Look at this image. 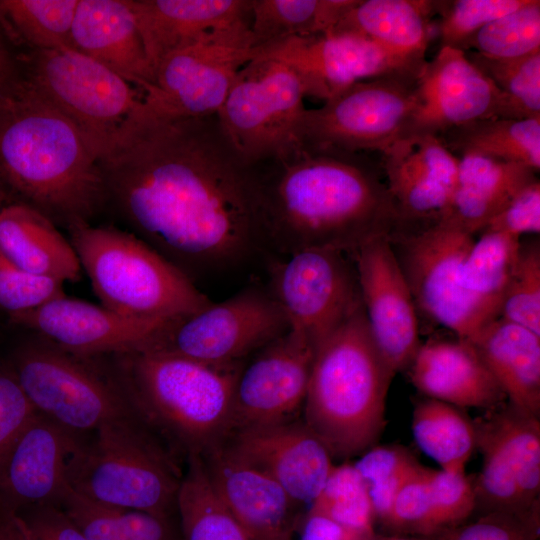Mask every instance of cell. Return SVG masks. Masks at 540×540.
<instances>
[{"label":"cell","instance_id":"603a6c76","mask_svg":"<svg viewBox=\"0 0 540 540\" xmlns=\"http://www.w3.org/2000/svg\"><path fill=\"white\" fill-rule=\"evenodd\" d=\"M459 157L438 136L411 134L381 153V168L397 219L396 232L438 223L451 202Z\"/></svg>","mask_w":540,"mask_h":540},{"label":"cell","instance_id":"7c38bea8","mask_svg":"<svg viewBox=\"0 0 540 540\" xmlns=\"http://www.w3.org/2000/svg\"><path fill=\"white\" fill-rule=\"evenodd\" d=\"M305 86L285 63L256 56L237 73L217 112L219 123L246 164L298 142Z\"/></svg>","mask_w":540,"mask_h":540},{"label":"cell","instance_id":"484cf974","mask_svg":"<svg viewBox=\"0 0 540 540\" xmlns=\"http://www.w3.org/2000/svg\"><path fill=\"white\" fill-rule=\"evenodd\" d=\"M71 48L147 93L155 83L130 0H78Z\"/></svg>","mask_w":540,"mask_h":540},{"label":"cell","instance_id":"836d02e7","mask_svg":"<svg viewBox=\"0 0 540 540\" xmlns=\"http://www.w3.org/2000/svg\"><path fill=\"white\" fill-rule=\"evenodd\" d=\"M356 0H252L253 47L331 32Z\"/></svg>","mask_w":540,"mask_h":540},{"label":"cell","instance_id":"e575fe53","mask_svg":"<svg viewBox=\"0 0 540 540\" xmlns=\"http://www.w3.org/2000/svg\"><path fill=\"white\" fill-rule=\"evenodd\" d=\"M521 249L520 237L483 231L463 261L462 287L492 318L500 315L502 299L517 267Z\"/></svg>","mask_w":540,"mask_h":540},{"label":"cell","instance_id":"d590c367","mask_svg":"<svg viewBox=\"0 0 540 540\" xmlns=\"http://www.w3.org/2000/svg\"><path fill=\"white\" fill-rule=\"evenodd\" d=\"M412 431L420 449L445 471H465L476 448L473 421L457 407L433 398L419 400Z\"/></svg>","mask_w":540,"mask_h":540},{"label":"cell","instance_id":"2e32d148","mask_svg":"<svg viewBox=\"0 0 540 540\" xmlns=\"http://www.w3.org/2000/svg\"><path fill=\"white\" fill-rule=\"evenodd\" d=\"M473 425L483 457L472 482L475 511L522 513L540 504V417L505 401Z\"/></svg>","mask_w":540,"mask_h":540},{"label":"cell","instance_id":"6da1fadb","mask_svg":"<svg viewBox=\"0 0 540 540\" xmlns=\"http://www.w3.org/2000/svg\"><path fill=\"white\" fill-rule=\"evenodd\" d=\"M99 157L107 207L195 285L265 256L248 164L217 115L142 106Z\"/></svg>","mask_w":540,"mask_h":540},{"label":"cell","instance_id":"cb8c5ba5","mask_svg":"<svg viewBox=\"0 0 540 540\" xmlns=\"http://www.w3.org/2000/svg\"><path fill=\"white\" fill-rule=\"evenodd\" d=\"M222 444L278 483L299 507L311 505L335 465L303 420L236 431Z\"/></svg>","mask_w":540,"mask_h":540},{"label":"cell","instance_id":"7402d4cb","mask_svg":"<svg viewBox=\"0 0 540 540\" xmlns=\"http://www.w3.org/2000/svg\"><path fill=\"white\" fill-rule=\"evenodd\" d=\"M83 440L36 413L0 461V511L19 514L60 504L70 488L69 469Z\"/></svg>","mask_w":540,"mask_h":540},{"label":"cell","instance_id":"7a4b0ae2","mask_svg":"<svg viewBox=\"0 0 540 540\" xmlns=\"http://www.w3.org/2000/svg\"><path fill=\"white\" fill-rule=\"evenodd\" d=\"M248 168L266 258L315 248L352 255L398 229L381 165L363 152L297 142Z\"/></svg>","mask_w":540,"mask_h":540},{"label":"cell","instance_id":"9f6ffc18","mask_svg":"<svg viewBox=\"0 0 540 540\" xmlns=\"http://www.w3.org/2000/svg\"><path fill=\"white\" fill-rule=\"evenodd\" d=\"M0 28V101L16 93L24 84L19 55H15Z\"/></svg>","mask_w":540,"mask_h":540},{"label":"cell","instance_id":"f907efd6","mask_svg":"<svg viewBox=\"0 0 540 540\" xmlns=\"http://www.w3.org/2000/svg\"><path fill=\"white\" fill-rule=\"evenodd\" d=\"M36 413L11 366L0 362V461Z\"/></svg>","mask_w":540,"mask_h":540},{"label":"cell","instance_id":"c3c4849f","mask_svg":"<svg viewBox=\"0 0 540 540\" xmlns=\"http://www.w3.org/2000/svg\"><path fill=\"white\" fill-rule=\"evenodd\" d=\"M540 504L522 513L491 512L453 528L450 540H539Z\"/></svg>","mask_w":540,"mask_h":540},{"label":"cell","instance_id":"e0dca14e","mask_svg":"<svg viewBox=\"0 0 540 540\" xmlns=\"http://www.w3.org/2000/svg\"><path fill=\"white\" fill-rule=\"evenodd\" d=\"M256 56L288 65L302 80L307 96L324 102L355 83L394 75L417 76L424 66L350 31L287 38L255 48Z\"/></svg>","mask_w":540,"mask_h":540},{"label":"cell","instance_id":"ac0fdd59","mask_svg":"<svg viewBox=\"0 0 540 540\" xmlns=\"http://www.w3.org/2000/svg\"><path fill=\"white\" fill-rule=\"evenodd\" d=\"M314 354L311 342L289 328L246 360L234 386L230 434L296 419Z\"/></svg>","mask_w":540,"mask_h":540},{"label":"cell","instance_id":"8992f818","mask_svg":"<svg viewBox=\"0 0 540 540\" xmlns=\"http://www.w3.org/2000/svg\"><path fill=\"white\" fill-rule=\"evenodd\" d=\"M69 240L101 305L123 315L180 319L212 301L175 266L128 230L83 223Z\"/></svg>","mask_w":540,"mask_h":540},{"label":"cell","instance_id":"9a60e30c","mask_svg":"<svg viewBox=\"0 0 540 540\" xmlns=\"http://www.w3.org/2000/svg\"><path fill=\"white\" fill-rule=\"evenodd\" d=\"M266 261L270 294L290 329L303 334L315 350L362 303L348 253L315 248Z\"/></svg>","mask_w":540,"mask_h":540},{"label":"cell","instance_id":"680465c9","mask_svg":"<svg viewBox=\"0 0 540 540\" xmlns=\"http://www.w3.org/2000/svg\"><path fill=\"white\" fill-rule=\"evenodd\" d=\"M451 530H446L434 535H378L375 534L372 540H450Z\"/></svg>","mask_w":540,"mask_h":540},{"label":"cell","instance_id":"db71d44e","mask_svg":"<svg viewBox=\"0 0 540 540\" xmlns=\"http://www.w3.org/2000/svg\"><path fill=\"white\" fill-rule=\"evenodd\" d=\"M116 509L128 540H174L170 517L140 510Z\"/></svg>","mask_w":540,"mask_h":540},{"label":"cell","instance_id":"ab89813d","mask_svg":"<svg viewBox=\"0 0 540 540\" xmlns=\"http://www.w3.org/2000/svg\"><path fill=\"white\" fill-rule=\"evenodd\" d=\"M484 56L510 59L540 51V1L526 0L518 9L487 23L464 45Z\"/></svg>","mask_w":540,"mask_h":540},{"label":"cell","instance_id":"6f0895ef","mask_svg":"<svg viewBox=\"0 0 540 540\" xmlns=\"http://www.w3.org/2000/svg\"><path fill=\"white\" fill-rule=\"evenodd\" d=\"M0 540H31L18 514L0 511Z\"/></svg>","mask_w":540,"mask_h":540},{"label":"cell","instance_id":"d4e9b609","mask_svg":"<svg viewBox=\"0 0 540 540\" xmlns=\"http://www.w3.org/2000/svg\"><path fill=\"white\" fill-rule=\"evenodd\" d=\"M216 493L248 540H292L299 506L266 474L222 443L200 456Z\"/></svg>","mask_w":540,"mask_h":540},{"label":"cell","instance_id":"91938a15","mask_svg":"<svg viewBox=\"0 0 540 540\" xmlns=\"http://www.w3.org/2000/svg\"><path fill=\"white\" fill-rule=\"evenodd\" d=\"M5 197H6V194H5L4 190L2 189V187L0 186V207L3 206L1 204L5 200Z\"/></svg>","mask_w":540,"mask_h":540},{"label":"cell","instance_id":"ffe728a7","mask_svg":"<svg viewBox=\"0 0 540 540\" xmlns=\"http://www.w3.org/2000/svg\"><path fill=\"white\" fill-rule=\"evenodd\" d=\"M9 317L13 324L85 357L149 351L172 321L131 317L66 295Z\"/></svg>","mask_w":540,"mask_h":540},{"label":"cell","instance_id":"4fadbf2b","mask_svg":"<svg viewBox=\"0 0 540 540\" xmlns=\"http://www.w3.org/2000/svg\"><path fill=\"white\" fill-rule=\"evenodd\" d=\"M289 328L268 288L253 284L220 303L170 321L149 351L227 365L246 361Z\"/></svg>","mask_w":540,"mask_h":540},{"label":"cell","instance_id":"52a82bcc","mask_svg":"<svg viewBox=\"0 0 540 540\" xmlns=\"http://www.w3.org/2000/svg\"><path fill=\"white\" fill-rule=\"evenodd\" d=\"M82 443L69 469L70 487L98 503L170 517L183 473L175 454L139 418L106 423Z\"/></svg>","mask_w":540,"mask_h":540},{"label":"cell","instance_id":"7dc6e473","mask_svg":"<svg viewBox=\"0 0 540 540\" xmlns=\"http://www.w3.org/2000/svg\"><path fill=\"white\" fill-rule=\"evenodd\" d=\"M64 283L31 274L0 253V309L8 315L37 308L65 296Z\"/></svg>","mask_w":540,"mask_h":540},{"label":"cell","instance_id":"f6af8a7d","mask_svg":"<svg viewBox=\"0 0 540 540\" xmlns=\"http://www.w3.org/2000/svg\"><path fill=\"white\" fill-rule=\"evenodd\" d=\"M429 490L436 533L463 524L475 511L474 490L465 471L430 469Z\"/></svg>","mask_w":540,"mask_h":540},{"label":"cell","instance_id":"b9f144b4","mask_svg":"<svg viewBox=\"0 0 540 540\" xmlns=\"http://www.w3.org/2000/svg\"><path fill=\"white\" fill-rule=\"evenodd\" d=\"M465 53L508 97L521 118H540V51L510 59Z\"/></svg>","mask_w":540,"mask_h":540},{"label":"cell","instance_id":"4316f807","mask_svg":"<svg viewBox=\"0 0 540 540\" xmlns=\"http://www.w3.org/2000/svg\"><path fill=\"white\" fill-rule=\"evenodd\" d=\"M252 0H130L154 71L171 53L204 36L251 23Z\"/></svg>","mask_w":540,"mask_h":540},{"label":"cell","instance_id":"f35d334b","mask_svg":"<svg viewBox=\"0 0 540 540\" xmlns=\"http://www.w3.org/2000/svg\"><path fill=\"white\" fill-rule=\"evenodd\" d=\"M307 514L318 515L348 528L374 534L376 521L366 484L354 464L334 465Z\"/></svg>","mask_w":540,"mask_h":540},{"label":"cell","instance_id":"ee69618b","mask_svg":"<svg viewBox=\"0 0 540 540\" xmlns=\"http://www.w3.org/2000/svg\"><path fill=\"white\" fill-rule=\"evenodd\" d=\"M526 0L437 1L441 47L463 50L465 43L487 23L512 12Z\"/></svg>","mask_w":540,"mask_h":540},{"label":"cell","instance_id":"5bb4252c","mask_svg":"<svg viewBox=\"0 0 540 540\" xmlns=\"http://www.w3.org/2000/svg\"><path fill=\"white\" fill-rule=\"evenodd\" d=\"M250 24L213 32L168 55L143 107L170 118L216 115L239 70L255 57Z\"/></svg>","mask_w":540,"mask_h":540},{"label":"cell","instance_id":"4dcf8cb0","mask_svg":"<svg viewBox=\"0 0 540 540\" xmlns=\"http://www.w3.org/2000/svg\"><path fill=\"white\" fill-rule=\"evenodd\" d=\"M507 401L540 417V336L498 317L470 342Z\"/></svg>","mask_w":540,"mask_h":540},{"label":"cell","instance_id":"d6986e66","mask_svg":"<svg viewBox=\"0 0 540 540\" xmlns=\"http://www.w3.org/2000/svg\"><path fill=\"white\" fill-rule=\"evenodd\" d=\"M418 103L404 136L442 133L483 119H523L495 84L467 57L441 47L417 78Z\"/></svg>","mask_w":540,"mask_h":540},{"label":"cell","instance_id":"1f68e13d","mask_svg":"<svg viewBox=\"0 0 540 540\" xmlns=\"http://www.w3.org/2000/svg\"><path fill=\"white\" fill-rule=\"evenodd\" d=\"M437 1L356 0L332 31L361 34L389 52L424 65Z\"/></svg>","mask_w":540,"mask_h":540},{"label":"cell","instance_id":"bcb514c9","mask_svg":"<svg viewBox=\"0 0 540 540\" xmlns=\"http://www.w3.org/2000/svg\"><path fill=\"white\" fill-rule=\"evenodd\" d=\"M429 472L430 468L422 465L395 496L389 512L380 522L389 534H437L432 523Z\"/></svg>","mask_w":540,"mask_h":540},{"label":"cell","instance_id":"681fc988","mask_svg":"<svg viewBox=\"0 0 540 540\" xmlns=\"http://www.w3.org/2000/svg\"><path fill=\"white\" fill-rule=\"evenodd\" d=\"M60 508L87 540H128L115 507L93 501L70 487Z\"/></svg>","mask_w":540,"mask_h":540},{"label":"cell","instance_id":"7bdbcfd3","mask_svg":"<svg viewBox=\"0 0 540 540\" xmlns=\"http://www.w3.org/2000/svg\"><path fill=\"white\" fill-rule=\"evenodd\" d=\"M499 317L540 336V248L522 245L520 258L503 296Z\"/></svg>","mask_w":540,"mask_h":540},{"label":"cell","instance_id":"f1b7e54d","mask_svg":"<svg viewBox=\"0 0 540 540\" xmlns=\"http://www.w3.org/2000/svg\"><path fill=\"white\" fill-rule=\"evenodd\" d=\"M536 173L519 163L461 155L454 193L439 222L472 235L482 232L523 187L538 179Z\"/></svg>","mask_w":540,"mask_h":540},{"label":"cell","instance_id":"60d3db41","mask_svg":"<svg viewBox=\"0 0 540 540\" xmlns=\"http://www.w3.org/2000/svg\"><path fill=\"white\" fill-rule=\"evenodd\" d=\"M361 474L373 505L376 521L381 522L402 486L422 467L403 446H374L354 464Z\"/></svg>","mask_w":540,"mask_h":540},{"label":"cell","instance_id":"3957f363","mask_svg":"<svg viewBox=\"0 0 540 540\" xmlns=\"http://www.w3.org/2000/svg\"><path fill=\"white\" fill-rule=\"evenodd\" d=\"M0 186L67 229L107 208L97 152L25 81L0 101Z\"/></svg>","mask_w":540,"mask_h":540},{"label":"cell","instance_id":"277c9868","mask_svg":"<svg viewBox=\"0 0 540 540\" xmlns=\"http://www.w3.org/2000/svg\"><path fill=\"white\" fill-rule=\"evenodd\" d=\"M395 373L373 340L362 303L318 345L303 422L333 458L375 446L386 426V398Z\"/></svg>","mask_w":540,"mask_h":540},{"label":"cell","instance_id":"ba28073f","mask_svg":"<svg viewBox=\"0 0 540 540\" xmlns=\"http://www.w3.org/2000/svg\"><path fill=\"white\" fill-rule=\"evenodd\" d=\"M97 359L38 337L16 350L10 366L37 413L82 435L137 415L114 366Z\"/></svg>","mask_w":540,"mask_h":540},{"label":"cell","instance_id":"83f0119b","mask_svg":"<svg viewBox=\"0 0 540 540\" xmlns=\"http://www.w3.org/2000/svg\"><path fill=\"white\" fill-rule=\"evenodd\" d=\"M414 386L429 398L455 407L485 410L507 398L469 342L437 341L420 345L411 365Z\"/></svg>","mask_w":540,"mask_h":540},{"label":"cell","instance_id":"8d00e7d4","mask_svg":"<svg viewBox=\"0 0 540 540\" xmlns=\"http://www.w3.org/2000/svg\"><path fill=\"white\" fill-rule=\"evenodd\" d=\"M176 508L183 540H248L213 488L200 456L186 459Z\"/></svg>","mask_w":540,"mask_h":540},{"label":"cell","instance_id":"f546056e","mask_svg":"<svg viewBox=\"0 0 540 540\" xmlns=\"http://www.w3.org/2000/svg\"><path fill=\"white\" fill-rule=\"evenodd\" d=\"M0 253L16 267L62 283L77 282L82 268L57 225L20 202L0 207Z\"/></svg>","mask_w":540,"mask_h":540},{"label":"cell","instance_id":"30bf717a","mask_svg":"<svg viewBox=\"0 0 540 540\" xmlns=\"http://www.w3.org/2000/svg\"><path fill=\"white\" fill-rule=\"evenodd\" d=\"M418 75L355 83L300 116L298 142L348 152H384L403 137L417 107Z\"/></svg>","mask_w":540,"mask_h":540},{"label":"cell","instance_id":"11a10c76","mask_svg":"<svg viewBox=\"0 0 540 540\" xmlns=\"http://www.w3.org/2000/svg\"><path fill=\"white\" fill-rule=\"evenodd\" d=\"M300 526L301 540H372L376 534L360 532L328 518L307 513Z\"/></svg>","mask_w":540,"mask_h":540},{"label":"cell","instance_id":"816d5d0a","mask_svg":"<svg viewBox=\"0 0 540 540\" xmlns=\"http://www.w3.org/2000/svg\"><path fill=\"white\" fill-rule=\"evenodd\" d=\"M483 231H499L517 237L528 233L538 234L540 232L539 180L523 187Z\"/></svg>","mask_w":540,"mask_h":540},{"label":"cell","instance_id":"44dd1931","mask_svg":"<svg viewBox=\"0 0 540 540\" xmlns=\"http://www.w3.org/2000/svg\"><path fill=\"white\" fill-rule=\"evenodd\" d=\"M351 256L373 340L389 366L395 372L403 370L421 344L416 305L390 235L366 240Z\"/></svg>","mask_w":540,"mask_h":540},{"label":"cell","instance_id":"74e56055","mask_svg":"<svg viewBox=\"0 0 540 540\" xmlns=\"http://www.w3.org/2000/svg\"><path fill=\"white\" fill-rule=\"evenodd\" d=\"M78 0H0V28L26 51L71 47Z\"/></svg>","mask_w":540,"mask_h":540},{"label":"cell","instance_id":"8fae6325","mask_svg":"<svg viewBox=\"0 0 540 540\" xmlns=\"http://www.w3.org/2000/svg\"><path fill=\"white\" fill-rule=\"evenodd\" d=\"M390 240L415 305L431 319L469 343L496 319L461 285V267L475 240L472 234L439 222L395 232Z\"/></svg>","mask_w":540,"mask_h":540},{"label":"cell","instance_id":"5b68a950","mask_svg":"<svg viewBox=\"0 0 540 540\" xmlns=\"http://www.w3.org/2000/svg\"><path fill=\"white\" fill-rule=\"evenodd\" d=\"M113 357L136 414L175 455L202 456L228 437L245 361L211 365L156 351Z\"/></svg>","mask_w":540,"mask_h":540},{"label":"cell","instance_id":"9c48e42d","mask_svg":"<svg viewBox=\"0 0 540 540\" xmlns=\"http://www.w3.org/2000/svg\"><path fill=\"white\" fill-rule=\"evenodd\" d=\"M19 57L26 85L74 123L99 157L142 104L133 85L71 47Z\"/></svg>","mask_w":540,"mask_h":540},{"label":"cell","instance_id":"d6a6232c","mask_svg":"<svg viewBox=\"0 0 540 540\" xmlns=\"http://www.w3.org/2000/svg\"><path fill=\"white\" fill-rule=\"evenodd\" d=\"M456 155L476 154L540 170V118H490L438 136Z\"/></svg>","mask_w":540,"mask_h":540},{"label":"cell","instance_id":"f5cc1de1","mask_svg":"<svg viewBox=\"0 0 540 540\" xmlns=\"http://www.w3.org/2000/svg\"><path fill=\"white\" fill-rule=\"evenodd\" d=\"M31 540H87L58 506L41 505L18 514Z\"/></svg>","mask_w":540,"mask_h":540}]
</instances>
